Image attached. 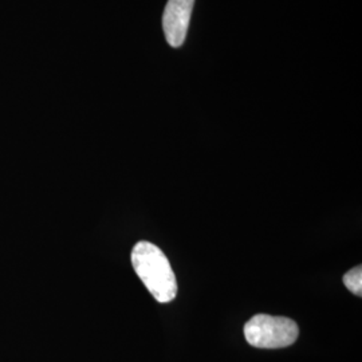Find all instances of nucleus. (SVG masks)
I'll return each instance as SVG.
<instances>
[{"label": "nucleus", "mask_w": 362, "mask_h": 362, "mask_svg": "<svg viewBox=\"0 0 362 362\" xmlns=\"http://www.w3.org/2000/svg\"><path fill=\"white\" fill-rule=\"evenodd\" d=\"M299 336L298 325L286 317L258 314L245 325L246 341L259 349H281L291 346Z\"/></svg>", "instance_id": "f03ea898"}, {"label": "nucleus", "mask_w": 362, "mask_h": 362, "mask_svg": "<svg viewBox=\"0 0 362 362\" xmlns=\"http://www.w3.org/2000/svg\"><path fill=\"white\" fill-rule=\"evenodd\" d=\"M344 285L358 297L362 296V267H354L344 275Z\"/></svg>", "instance_id": "20e7f679"}, {"label": "nucleus", "mask_w": 362, "mask_h": 362, "mask_svg": "<svg viewBox=\"0 0 362 362\" xmlns=\"http://www.w3.org/2000/svg\"><path fill=\"white\" fill-rule=\"evenodd\" d=\"M194 3V0H168L163 16V28L169 46L180 47L184 43Z\"/></svg>", "instance_id": "7ed1b4c3"}, {"label": "nucleus", "mask_w": 362, "mask_h": 362, "mask_svg": "<svg viewBox=\"0 0 362 362\" xmlns=\"http://www.w3.org/2000/svg\"><path fill=\"white\" fill-rule=\"evenodd\" d=\"M132 264L148 291L160 303H169L177 296V282L164 252L149 242H139L132 251Z\"/></svg>", "instance_id": "f257e3e1"}]
</instances>
